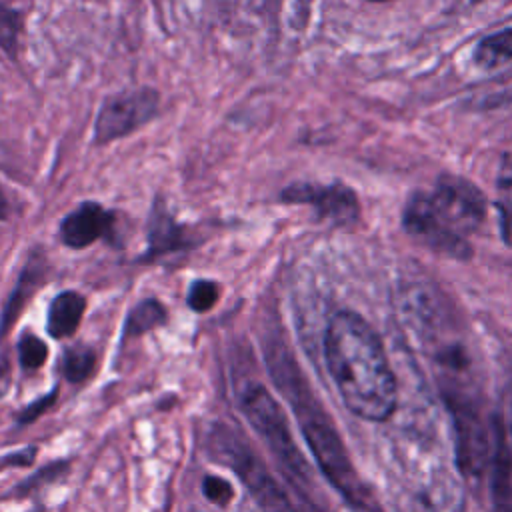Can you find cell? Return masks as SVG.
Masks as SVG:
<instances>
[{"label": "cell", "instance_id": "cell-1", "mask_svg": "<svg viewBox=\"0 0 512 512\" xmlns=\"http://www.w3.org/2000/svg\"><path fill=\"white\" fill-rule=\"evenodd\" d=\"M324 360L344 406L384 422L398 404V384L376 330L356 312H336L324 332Z\"/></svg>", "mask_w": 512, "mask_h": 512}, {"label": "cell", "instance_id": "cell-2", "mask_svg": "<svg viewBox=\"0 0 512 512\" xmlns=\"http://www.w3.org/2000/svg\"><path fill=\"white\" fill-rule=\"evenodd\" d=\"M270 374L276 380L282 394L290 400L302 436L326 480L338 490L350 504H364V486L352 466V460L346 452V446L332 424L330 416L316 402L310 392L306 380L302 378L298 364L286 354V350H278L270 358Z\"/></svg>", "mask_w": 512, "mask_h": 512}, {"label": "cell", "instance_id": "cell-3", "mask_svg": "<svg viewBox=\"0 0 512 512\" xmlns=\"http://www.w3.org/2000/svg\"><path fill=\"white\" fill-rule=\"evenodd\" d=\"M240 406L248 424L278 460L284 474L298 486H310V466L300 452L292 436L288 418L280 404L274 400V396L264 386L250 384L240 398Z\"/></svg>", "mask_w": 512, "mask_h": 512}, {"label": "cell", "instance_id": "cell-4", "mask_svg": "<svg viewBox=\"0 0 512 512\" xmlns=\"http://www.w3.org/2000/svg\"><path fill=\"white\" fill-rule=\"evenodd\" d=\"M444 402L452 416L458 466L468 480L476 482L490 464L492 430L484 424L478 402L454 382L444 390Z\"/></svg>", "mask_w": 512, "mask_h": 512}, {"label": "cell", "instance_id": "cell-5", "mask_svg": "<svg viewBox=\"0 0 512 512\" xmlns=\"http://www.w3.org/2000/svg\"><path fill=\"white\" fill-rule=\"evenodd\" d=\"M210 450L226 462L246 484L252 496L270 512H292L288 498L268 474L256 454L228 428H216L210 436Z\"/></svg>", "mask_w": 512, "mask_h": 512}, {"label": "cell", "instance_id": "cell-6", "mask_svg": "<svg viewBox=\"0 0 512 512\" xmlns=\"http://www.w3.org/2000/svg\"><path fill=\"white\" fill-rule=\"evenodd\" d=\"M428 196L440 222L462 238L474 232L486 218L484 194L472 182L460 176H440Z\"/></svg>", "mask_w": 512, "mask_h": 512}, {"label": "cell", "instance_id": "cell-7", "mask_svg": "<svg viewBox=\"0 0 512 512\" xmlns=\"http://www.w3.org/2000/svg\"><path fill=\"white\" fill-rule=\"evenodd\" d=\"M158 108V94L152 88H138L108 98L96 118L94 136L98 144L122 138L146 124Z\"/></svg>", "mask_w": 512, "mask_h": 512}, {"label": "cell", "instance_id": "cell-8", "mask_svg": "<svg viewBox=\"0 0 512 512\" xmlns=\"http://www.w3.org/2000/svg\"><path fill=\"white\" fill-rule=\"evenodd\" d=\"M284 202L310 204L316 214L336 226H352L360 218V204L356 194L336 182V184H310L298 182L282 192Z\"/></svg>", "mask_w": 512, "mask_h": 512}, {"label": "cell", "instance_id": "cell-9", "mask_svg": "<svg viewBox=\"0 0 512 512\" xmlns=\"http://www.w3.org/2000/svg\"><path fill=\"white\" fill-rule=\"evenodd\" d=\"M404 228L408 234L424 242L428 248L442 252L452 258H468L470 256V246L468 242L450 232L434 212V206L430 202L428 194H412L406 208H404Z\"/></svg>", "mask_w": 512, "mask_h": 512}, {"label": "cell", "instance_id": "cell-10", "mask_svg": "<svg viewBox=\"0 0 512 512\" xmlns=\"http://www.w3.org/2000/svg\"><path fill=\"white\" fill-rule=\"evenodd\" d=\"M488 468L492 512H512V446L500 418L492 422V450Z\"/></svg>", "mask_w": 512, "mask_h": 512}, {"label": "cell", "instance_id": "cell-11", "mask_svg": "<svg viewBox=\"0 0 512 512\" xmlns=\"http://www.w3.org/2000/svg\"><path fill=\"white\" fill-rule=\"evenodd\" d=\"M114 216L98 202H84L60 224V238L70 248H86L112 230Z\"/></svg>", "mask_w": 512, "mask_h": 512}, {"label": "cell", "instance_id": "cell-12", "mask_svg": "<svg viewBox=\"0 0 512 512\" xmlns=\"http://www.w3.org/2000/svg\"><path fill=\"white\" fill-rule=\"evenodd\" d=\"M86 308V300L82 294L74 290H64L60 292L48 308V334L52 338H68L76 332L82 314Z\"/></svg>", "mask_w": 512, "mask_h": 512}, {"label": "cell", "instance_id": "cell-13", "mask_svg": "<svg viewBox=\"0 0 512 512\" xmlns=\"http://www.w3.org/2000/svg\"><path fill=\"white\" fill-rule=\"evenodd\" d=\"M508 62H512V28L484 36L474 48V64L482 70H494Z\"/></svg>", "mask_w": 512, "mask_h": 512}, {"label": "cell", "instance_id": "cell-14", "mask_svg": "<svg viewBox=\"0 0 512 512\" xmlns=\"http://www.w3.org/2000/svg\"><path fill=\"white\" fill-rule=\"evenodd\" d=\"M186 244L184 228L178 226L170 214L156 210L150 220L148 230V256H160L164 252L176 250Z\"/></svg>", "mask_w": 512, "mask_h": 512}, {"label": "cell", "instance_id": "cell-15", "mask_svg": "<svg viewBox=\"0 0 512 512\" xmlns=\"http://www.w3.org/2000/svg\"><path fill=\"white\" fill-rule=\"evenodd\" d=\"M166 322V310L164 306L154 300H142L138 306L132 308V312L126 318V326H124V336H140L160 324Z\"/></svg>", "mask_w": 512, "mask_h": 512}, {"label": "cell", "instance_id": "cell-16", "mask_svg": "<svg viewBox=\"0 0 512 512\" xmlns=\"http://www.w3.org/2000/svg\"><path fill=\"white\" fill-rule=\"evenodd\" d=\"M96 364V356L86 346H74L64 354L62 372L70 382H84Z\"/></svg>", "mask_w": 512, "mask_h": 512}, {"label": "cell", "instance_id": "cell-17", "mask_svg": "<svg viewBox=\"0 0 512 512\" xmlns=\"http://www.w3.org/2000/svg\"><path fill=\"white\" fill-rule=\"evenodd\" d=\"M18 356H20V364L26 370H36L46 362L48 346L38 336L26 334L18 342Z\"/></svg>", "mask_w": 512, "mask_h": 512}, {"label": "cell", "instance_id": "cell-18", "mask_svg": "<svg viewBox=\"0 0 512 512\" xmlns=\"http://www.w3.org/2000/svg\"><path fill=\"white\" fill-rule=\"evenodd\" d=\"M186 300L194 312H206L218 300V284L212 280H196L192 282Z\"/></svg>", "mask_w": 512, "mask_h": 512}, {"label": "cell", "instance_id": "cell-19", "mask_svg": "<svg viewBox=\"0 0 512 512\" xmlns=\"http://www.w3.org/2000/svg\"><path fill=\"white\" fill-rule=\"evenodd\" d=\"M202 494L206 496V500H210L216 506H226L232 502L234 498V488L228 480L220 478V476H204L202 480Z\"/></svg>", "mask_w": 512, "mask_h": 512}, {"label": "cell", "instance_id": "cell-20", "mask_svg": "<svg viewBox=\"0 0 512 512\" xmlns=\"http://www.w3.org/2000/svg\"><path fill=\"white\" fill-rule=\"evenodd\" d=\"M38 280V274H30V266L26 268V272L22 274V280H20V284H18V288L14 290V294H12V298H10V304H8V308H6V314H4V328L6 326H10L12 322H14V318H16V314H18V310L22 308V304L26 302V298L30 296V292H32V284Z\"/></svg>", "mask_w": 512, "mask_h": 512}, {"label": "cell", "instance_id": "cell-21", "mask_svg": "<svg viewBox=\"0 0 512 512\" xmlns=\"http://www.w3.org/2000/svg\"><path fill=\"white\" fill-rule=\"evenodd\" d=\"M18 30H20L18 14L0 6V46L6 48V50L12 48L14 42H16Z\"/></svg>", "mask_w": 512, "mask_h": 512}, {"label": "cell", "instance_id": "cell-22", "mask_svg": "<svg viewBox=\"0 0 512 512\" xmlns=\"http://www.w3.org/2000/svg\"><path fill=\"white\" fill-rule=\"evenodd\" d=\"M498 192H500V212L512 216V160H506L498 172Z\"/></svg>", "mask_w": 512, "mask_h": 512}, {"label": "cell", "instance_id": "cell-23", "mask_svg": "<svg viewBox=\"0 0 512 512\" xmlns=\"http://www.w3.org/2000/svg\"><path fill=\"white\" fill-rule=\"evenodd\" d=\"M54 396H56V392H52V394H48V396H44V398H40L38 402H34L32 406H28L24 412H22V420H34L36 416H40L50 404H52V400H54Z\"/></svg>", "mask_w": 512, "mask_h": 512}, {"label": "cell", "instance_id": "cell-24", "mask_svg": "<svg viewBox=\"0 0 512 512\" xmlns=\"http://www.w3.org/2000/svg\"><path fill=\"white\" fill-rule=\"evenodd\" d=\"M504 422V428H506V436H508V442L512 446V394H510V400H508V410H506V420Z\"/></svg>", "mask_w": 512, "mask_h": 512}, {"label": "cell", "instance_id": "cell-25", "mask_svg": "<svg viewBox=\"0 0 512 512\" xmlns=\"http://www.w3.org/2000/svg\"><path fill=\"white\" fill-rule=\"evenodd\" d=\"M6 212V204H4V200H2V194H0V216Z\"/></svg>", "mask_w": 512, "mask_h": 512}, {"label": "cell", "instance_id": "cell-26", "mask_svg": "<svg viewBox=\"0 0 512 512\" xmlns=\"http://www.w3.org/2000/svg\"><path fill=\"white\" fill-rule=\"evenodd\" d=\"M370 2H384V0H370Z\"/></svg>", "mask_w": 512, "mask_h": 512}]
</instances>
